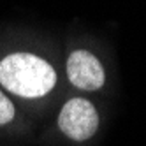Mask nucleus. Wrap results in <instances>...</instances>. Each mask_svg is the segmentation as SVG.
Instances as JSON below:
<instances>
[{
    "instance_id": "4",
    "label": "nucleus",
    "mask_w": 146,
    "mask_h": 146,
    "mask_svg": "<svg viewBox=\"0 0 146 146\" xmlns=\"http://www.w3.org/2000/svg\"><path fill=\"white\" fill-rule=\"evenodd\" d=\"M14 116H16V108H14L13 100L5 95V92L2 88H0V127L11 123L14 120Z\"/></svg>"
},
{
    "instance_id": "3",
    "label": "nucleus",
    "mask_w": 146,
    "mask_h": 146,
    "mask_svg": "<svg viewBox=\"0 0 146 146\" xmlns=\"http://www.w3.org/2000/svg\"><path fill=\"white\" fill-rule=\"evenodd\" d=\"M67 79L74 88L83 92H97L106 83V70L100 60L88 49H74L65 64Z\"/></svg>"
},
{
    "instance_id": "1",
    "label": "nucleus",
    "mask_w": 146,
    "mask_h": 146,
    "mask_svg": "<svg viewBox=\"0 0 146 146\" xmlns=\"http://www.w3.org/2000/svg\"><path fill=\"white\" fill-rule=\"evenodd\" d=\"M0 86L23 99H40L56 86V70L44 56L14 51L0 60Z\"/></svg>"
},
{
    "instance_id": "2",
    "label": "nucleus",
    "mask_w": 146,
    "mask_h": 146,
    "mask_svg": "<svg viewBox=\"0 0 146 146\" xmlns=\"http://www.w3.org/2000/svg\"><path fill=\"white\" fill-rule=\"evenodd\" d=\"M58 129L72 141H86L93 137L99 129L97 108L83 97L69 99L60 109Z\"/></svg>"
}]
</instances>
